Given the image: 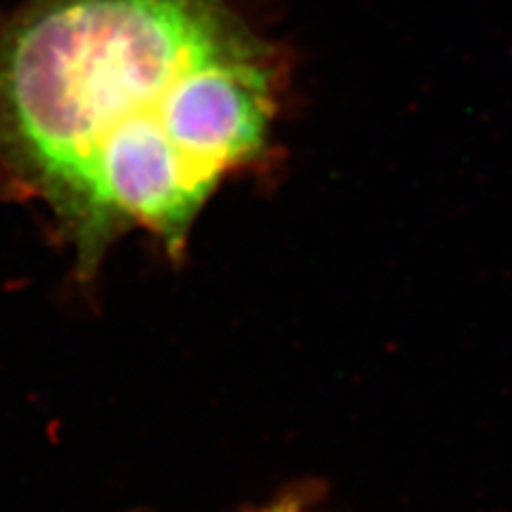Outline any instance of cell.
<instances>
[{
    "label": "cell",
    "instance_id": "1",
    "mask_svg": "<svg viewBox=\"0 0 512 512\" xmlns=\"http://www.w3.org/2000/svg\"><path fill=\"white\" fill-rule=\"evenodd\" d=\"M288 69L229 0H24L0 20V188L50 214L84 280L133 231L180 259L271 156Z\"/></svg>",
    "mask_w": 512,
    "mask_h": 512
}]
</instances>
